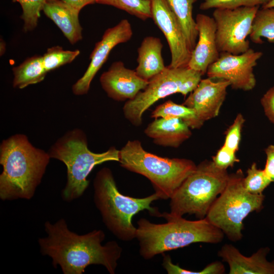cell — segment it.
Returning <instances> with one entry per match:
<instances>
[{
	"label": "cell",
	"mask_w": 274,
	"mask_h": 274,
	"mask_svg": "<svg viewBox=\"0 0 274 274\" xmlns=\"http://www.w3.org/2000/svg\"><path fill=\"white\" fill-rule=\"evenodd\" d=\"M44 227L47 236L38 239L40 251L52 259L54 268L59 265L64 274H82L88 266L98 264L115 273L122 249L115 241L102 245V230L80 235L70 230L63 218L54 223L47 221Z\"/></svg>",
	"instance_id": "obj_1"
},
{
	"label": "cell",
	"mask_w": 274,
	"mask_h": 274,
	"mask_svg": "<svg viewBox=\"0 0 274 274\" xmlns=\"http://www.w3.org/2000/svg\"><path fill=\"white\" fill-rule=\"evenodd\" d=\"M48 153L33 146L27 137L16 134L0 146V198L30 199L41 182L50 159Z\"/></svg>",
	"instance_id": "obj_2"
},
{
	"label": "cell",
	"mask_w": 274,
	"mask_h": 274,
	"mask_svg": "<svg viewBox=\"0 0 274 274\" xmlns=\"http://www.w3.org/2000/svg\"><path fill=\"white\" fill-rule=\"evenodd\" d=\"M158 217L167 222L155 224L144 218L138 221L136 238L140 254L145 259L193 243L217 244L224 238V233L206 218L190 221L167 212L160 213Z\"/></svg>",
	"instance_id": "obj_3"
},
{
	"label": "cell",
	"mask_w": 274,
	"mask_h": 274,
	"mask_svg": "<svg viewBox=\"0 0 274 274\" xmlns=\"http://www.w3.org/2000/svg\"><path fill=\"white\" fill-rule=\"evenodd\" d=\"M94 201L107 228L118 239L130 241L136 238V228L133 217L147 210L152 216L160 212L151 204L159 198L154 193L144 198H134L118 190L112 171L104 167L96 174L93 182Z\"/></svg>",
	"instance_id": "obj_4"
},
{
	"label": "cell",
	"mask_w": 274,
	"mask_h": 274,
	"mask_svg": "<svg viewBox=\"0 0 274 274\" xmlns=\"http://www.w3.org/2000/svg\"><path fill=\"white\" fill-rule=\"evenodd\" d=\"M123 168L147 178L159 199H170L196 165L185 158L162 157L146 151L137 140L128 141L119 150Z\"/></svg>",
	"instance_id": "obj_5"
},
{
	"label": "cell",
	"mask_w": 274,
	"mask_h": 274,
	"mask_svg": "<svg viewBox=\"0 0 274 274\" xmlns=\"http://www.w3.org/2000/svg\"><path fill=\"white\" fill-rule=\"evenodd\" d=\"M48 153L51 158L58 159L66 165L67 181L61 197L68 202L83 194L89 184L87 177L96 165L110 161L118 162L119 159V150L114 147L100 153L90 151L86 134L77 128L59 138Z\"/></svg>",
	"instance_id": "obj_6"
},
{
	"label": "cell",
	"mask_w": 274,
	"mask_h": 274,
	"mask_svg": "<svg viewBox=\"0 0 274 274\" xmlns=\"http://www.w3.org/2000/svg\"><path fill=\"white\" fill-rule=\"evenodd\" d=\"M229 174L213 161L201 162L177 189L170 201V214L182 217L194 215L206 218L211 207L225 188Z\"/></svg>",
	"instance_id": "obj_7"
},
{
	"label": "cell",
	"mask_w": 274,
	"mask_h": 274,
	"mask_svg": "<svg viewBox=\"0 0 274 274\" xmlns=\"http://www.w3.org/2000/svg\"><path fill=\"white\" fill-rule=\"evenodd\" d=\"M241 169L229 174L227 185L211 207L206 218L232 242L243 237V221L253 212L263 208L265 196L248 192L243 185Z\"/></svg>",
	"instance_id": "obj_8"
},
{
	"label": "cell",
	"mask_w": 274,
	"mask_h": 274,
	"mask_svg": "<svg viewBox=\"0 0 274 274\" xmlns=\"http://www.w3.org/2000/svg\"><path fill=\"white\" fill-rule=\"evenodd\" d=\"M202 74L187 66L177 68L168 66L149 81L146 88L123 107L125 118L132 125L142 124V116L152 105L161 98L175 93L184 96L191 92L201 80Z\"/></svg>",
	"instance_id": "obj_9"
},
{
	"label": "cell",
	"mask_w": 274,
	"mask_h": 274,
	"mask_svg": "<svg viewBox=\"0 0 274 274\" xmlns=\"http://www.w3.org/2000/svg\"><path fill=\"white\" fill-rule=\"evenodd\" d=\"M259 9L257 6L215 9L213 17L216 24V42L220 53L238 55L250 48L247 39Z\"/></svg>",
	"instance_id": "obj_10"
},
{
	"label": "cell",
	"mask_w": 274,
	"mask_h": 274,
	"mask_svg": "<svg viewBox=\"0 0 274 274\" xmlns=\"http://www.w3.org/2000/svg\"><path fill=\"white\" fill-rule=\"evenodd\" d=\"M262 53L249 48L238 55L220 52L219 58L207 70L209 78L230 82L232 88L245 91L252 90L256 80L253 73Z\"/></svg>",
	"instance_id": "obj_11"
},
{
	"label": "cell",
	"mask_w": 274,
	"mask_h": 274,
	"mask_svg": "<svg viewBox=\"0 0 274 274\" xmlns=\"http://www.w3.org/2000/svg\"><path fill=\"white\" fill-rule=\"evenodd\" d=\"M152 18L165 37L171 53L168 66H187L191 50L180 22L166 0H150Z\"/></svg>",
	"instance_id": "obj_12"
},
{
	"label": "cell",
	"mask_w": 274,
	"mask_h": 274,
	"mask_svg": "<svg viewBox=\"0 0 274 274\" xmlns=\"http://www.w3.org/2000/svg\"><path fill=\"white\" fill-rule=\"evenodd\" d=\"M132 35L131 24L127 19L121 20L105 31L90 55L91 61L87 69L72 87L74 94L82 95L88 93L92 80L108 59L110 52L117 45L128 42Z\"/></svg>",
	"instance_id": "obj_13"
},
{
	"label": "cell",
	"mask_w": 274,
	"mask_h": 274,
	"mask_svg": "<svg viewBox=\"0 0 274 274\" xmlns=\"http://www.w3.org/2000/svg\"><path fill=\"white\" fill-rule=\"evenodd\" d=\"M230 85V82L224 80L201 79L183 105L193 109L198 118L204 122L218 115Z\"/></svg>",
	"instance_id": "obj_14"
},
{
	"label": "cell",
	"mask_w": 274,
	"mask_h": 274,
	"mask_svg": "<svg viewBox=\"0 0 274 274\" xmlns=\"http://www.w3.org/2000/svg\"><path fill=\"white\" fill-rule=\"evenodd\" d=\"M99 81L108 96L119 101L133 99L149 83L139 76L135 70L126 67L121 61L113 62L101 75Z\"/></svg>",
	"instance_id": "obj_15"
},
{
	"label": "cell",
	"mask_w": 274,
	"mask_h": 274,
	"mask_svg": "<svg viewBox=\"0 0 274 274\" xmlns=\"http://www.w3.org/2000/svg\"><path fill=\"white\" fill-rule=\"evenodd\" d=\"M195 22L198 39L188 66L203 75L220 56L216 42V24L213 17L203 14H197Z\"/></svg>",
	"instance_id": "obj_16"
},
{
	"label": "cell",
	"mask_w": 274,
	"mask_h": 274,
	"mask_svg": "<svg viewBox=\"0 0 274 274\" xmlns=\"http://www.w3.org/2000/svg\"><path fill=\"white\" fill-rule=\"evenodd\" d=\"M269 248L262 247L249 257L243 255L231 244H225L218 251V256L228 263L229 274H274V260L266 256Z\"/></svg>",
	"instance_id": "obj_17"
},
{
	"label": "cell",
	"mask_w": 274,
	"mask_h": 274,
	"mask_svg": "<svg viewBox=\"0 0 274 274\" xmlns=\"http://www.w3.org/2000/svg\"><path fill=\"white\" fill-rule=\"evenodd\" d=\"M145 134L154 144L163 147H179L191 136V128L176 118H159L149 123Z\"/></svg>",
	"instance_id": "obj_18"
},
{
	"label": "cell",
	"mask_w": 274,
	"mask_h": 274,
	"mask_svg": "<svg viewBox=\"0 0 274 274\" xmlns=\"http://www.w3.org/2000/svg\"><path fill=\"white\" fill-rule=\"evenodd\" d=\"M42 10L52 20L72 44L82 39L80 11L61 0H47Z\"/></svg>",
	"instance_id": "obj_19"
},
{
	"label": "cell",
	"mask_w": 274,
	"mask_h": 274,
	"mask_svg": "<svg viewBox=\"0 0 274 274\" xmlns=\"http://www.w3.org/2000/svg\"><path fill=\"white\" fill-rule=\"evenodd\" d=\"M162 48L159 38L153 36L144 38L138 49V65L135 71L139 76L149 81L166 68L162 56Z\"/></svg>",
	"instance_id": "obj_20"
},
{
	"label": "cell",
	"mask_w": 274,
	"mask_h": 274,
	"mask_svg": "<svg viewBox=\"0 0 274 274\" xmlns=\"http://www.w3.org/2000/svg\"><path fill=\"white\" fill-rule=\"evenodd\" d=\"M14 75L13 87L23 89L29 85L42 81L47 72L43 63L42 56L35 55L28 58L12 69Z\"/></svg>",
	"instance_id": "obj_21"
},
{
	"label": "cell",
	"mask_w": 274,
	"mask_h": 274,
	"mask_svg": "<svg viewBox=\"0 0 274 274\" xmlns=\"http://www.w3.org/2000/svg\"><path fill=\"white\" fill-rule=\"evenodd\" d=\"M178 18L192 50L198 39L195 20L192 16L194 4L197 0H166Z\"/></svg>",
	"instance_id": "obj_22"
},
{
	"label": "cell",
	"mask_w": 274,
	"mask_h": 274,
	"mask_svg": "<svg viewBox=\"0 0 274 274\" xmlns=\"http://www.w3.org/2000/svg\"><path fill=\"white\" fill-rule=\"evenodd\" d=\"M151 117L179 118L187 124L191 129H199L203 124L195 111L184 105L176 104L168 100L157 106L152 111Z\"/></svg>",
	"instance_id": "obj_23"
},
{
	"label": "cell",
	"mask_w": 274,
	"mask_h": 274,
	"mask_svg": "<svg viewBox=\"0 0 274 274\" xmlns=\"http://www.w3.org/2000/svg\"><path fill=\"white\" fill-rule=\"evenodd\" d=\"M249 37L255 44H262L263 42L261 38L274 43V8H262L258 10Z\"/></svg>",
	"instance_id": "obj_24"
},
{
	"label": "cell",
	"mask_w": 274,
	"mask_h": 274,
	"mask_svg": "<svg viewBox=\"0 0 274 274\" xmlns=\"http://www.w3.org/2000/svg\"><path fill=\"white\" fill-rule=\"evenodd\" d=\"M96 3L113 6L143 20L152 18L150 0H97Z\"/></svg>",
	"instance_id": "obj_25"
},
{
	"label": "cell",
	"mask_w": 274,
	"mask_h": 274,
	"mask_svg": "<svg viewBox=\"0 0 274 274\" xmlns=\"http://www.w3.org/2000/svg\"><path fill=\"white\" fill-rule=\"evenodd\" d=\"M80 53L79 50H64L59 46L48 48L42 56L43 63L47 72L71 63Z\"/></svg>",
	"instance_id": "obj_26"
},
{
	"label": "cell",
	"mask_w": 274,
	"mask_h": 274,
	"mask_svg": "<svg viewBox=\"0 0 274 274\" xmlns=\"http://www.w3.org/2000/svg\"><path fill=\"white\" fill-rule=\"evenodd\" d=\"M47 0H12L20 4L22 13L21 18L24 22L25 32L33 30L37 26L40 12Z\"/></svg>",
	"instance_id": "obj_27"
},
{
	"label": "cell",
	"mask_w": 274,
	"mask_h": 274,
	"mask_svg": "<svg viewBox=\"0 0 274 274\" xmlns=\"http://www.w3.org/2000/svg\"><path fill=\"white\" fill-rule=\"evenodd\" d=\"M247 174V176L244 178L243 185L246 190L252 194H262L271 182L263 169L257 168L255 162L253 163L248 169Z\"/></svg>",
	"instance_id": "obj_28"
},
{
	"label": "cell",
	"mask_w": 274,
	"mask_h": 274,
	"mask_svg": "<svg viewBox=\"0 0 274 274\" xmlns=\"http://www.w3.org/2000/svg\"><path fill=\"white\" fill-rule=\"evenodd\" d=\"M162 265L168 274H222L225 271L224 265L220 261L213 262L200 271L187 270L174 264L168 255L163 256Z\"/></svg>",
	"instance_id": "obj_29"
},
{
	"label": "cell",
	"mask_w": 274,
	"mask_h": 274,
	"mask_svg": "<svg viewBox=\"0 0 274 274\" xmlns=\"http://www.w3.org/2000/svg\"><path fill=\"white\" fill-rule=\"evenodd\" d=\"M271 0H203L199 6L201 10L210 9L227 8L234 9L241 7H262L266 5Z\"/></svg>",
	"instance_id": "obj_30"
},
{
	"label": "cell",
	"mask_w": 274,
	"mask_h": 274,
	"mask_svg": "<svg viewBox=\"0 0 274 274\" xmlns=\"http://www.w3.org/2000/svg\"><path fill=\"white\" fill-rule=\"evenodd\" d=\"M245 119L241 113L236 116L233 123L227 129L223 146L236 153L239 148L241 131Z\"/></svg>",
	"instance_id": "obj_31"
},
{
	"label": "cell",
	"mask_w": 274,
	"mask_h": 274,
	"mask_svg": "<svg viewBox=\"0 0 274 274\" xmlns=\"http://www.w3.org/2000/svg\"><path fill=\"white\" fill-rule=\"evenodd\" d=\"M215 165L222 169L227 170L229 167H232L234 163L239 162L235 153L223 146L212 157Z\"/></svg>",
	"instance_id": "obj_32"
},
{
	"label": "cell",
	"mask_w": 274,
	"mask_h": 274,
	"mask_svg": "<svg viewBox=\"0 0 274 274\" xmlns=\"http://www.w3.org/2000/svg\"><path fill=\"white\" fill-rule=\"evenodd\" d=\"M261 104L266 116L274 124V86L263 95L261 99Z\"/></svg>",
	"instance_id": "obj_33"
},
{
	"label": "cell",
	"mask_w": 274,
	"mask_h": 274,
	"mask_svg": "<svg viewBox=\"0 0 274 274\" xmlns=\"http://www.w3.org/2000/svg\"><path fill=\"white\" fill-rule=\"evenodd\" d=\"M265 152L266 160L263 170L271 182H274V145L268 146L265 149Z\"/></svg>",
	"instance_id": "obj_34"
},
{
	"label": "cell",
	"mask_w": 274,
	"mask_h": 274,
	"mask_svg": "<svg viewBox=\"0 0 274 274\" xmlns=\"http://www.w3.org/2000/svg\"><path fill=\"white\" fill-rule=\"evenodd\" d=\"M65 3L68 4L74 9L80 11L81 10L89 4L96 3L97 0H61Z\"/></svg>",
	"instance_id": "obj_35"
},
{
	"label": "cell",
	"mask_w": 274,
	"mask_h": 274,
	"mask_svg": "<svg viewBox=\"0 0 274 274\" xmlns=\"http://www.w3.org/2000/svg\"><path fill=\"white\" fill-rule=\"evenodd\" d=\"M1 45H0V54H1V56L2 55H3L6 52V43L5 42H4V41L3 40V39H1Z\"/></svg>",
	"instance_id": "obj_36"
},
{
	"label": "cell",
	"mask_w": 274,
	"mask_h": 274,
	"mask_svg": "<svg viewBox=\"0 0 274 274\" xmlns=\"http://www.w3.org/2000/svg\"><path fill=\"white\" fill-rule=\"evenodd\" d=\"M262 8H274V0H271L269 3H268L265 6L262 7Z\"/></svg>",
	"instance_id": "obj_37"
}]
</instances>
